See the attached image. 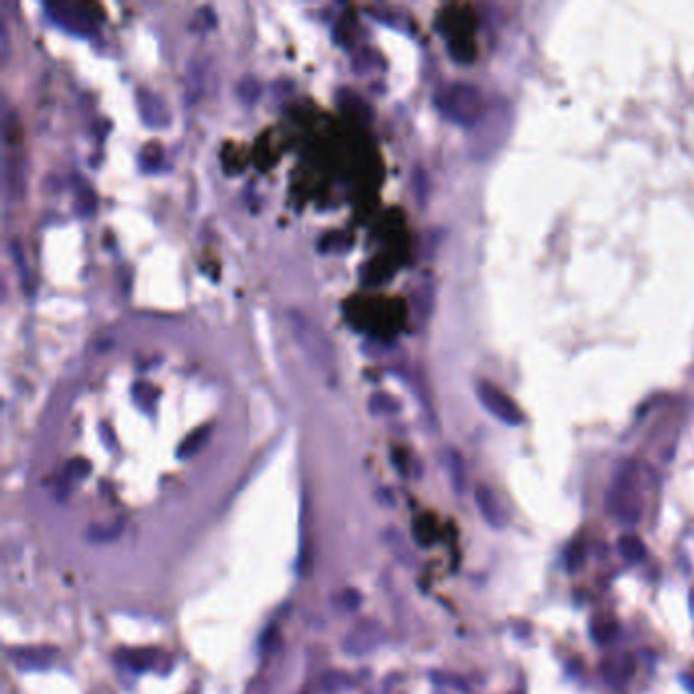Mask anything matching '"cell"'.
I'll list each match as a JSON object with an SVG mask.
<instances>
[{"mask_svg": "<svg viewBox=\"0 0 694 694\" xmlns=\"http://www.w3.org/2000/svg\"><path fill=\"white\" fill-rule=\"evenodd\" d=\"M289 318H292V332H294L295 340L302 347V350L320 367L322 371H332L334 348L330 344V340L322 334V330L314 322L307 320L302 312L294 309L289 314Z\"/></svg>", "mask_w": 694, "mask_h": 694, "instance_id": "cell-1", "label": "cell"}, {"mask_svg": "<svg viewBox=\"0 0 694 694\" xmlns=\"http://www.w3.org/2000/svg\"><path fill=\"white\" fill-rule=\"evenodd\" d=\"M438 106L452 121L460 122V124H470L481 114V92L468 84H454L444 92L438 94Z\"/></svg>", "mask_w": 694, "mask_h": 694, "instance_id": "cell-2", "label": "cell"}, {"mask_svg": "<svg viewBox=\"0 0 694 694\" xmlns=\"http://www.w3.org/2000/svg\"><path fill=\"white\" fill-rule=\"evenodd\" d=\"M383 641V625L371 617L359 619L342 640V650L348 655H367L379 648Z\"/></svg>", "mask_w": 694, "mask_h": 694, "instance_id": "cell-3", "label": "cell"}, {"mask_svg": "<svg viewBox=\"0 0 694 694\" xmlns=\"http://www.w3.org/2000/svg\"><path fill=\"white\" fill-rule=\"evenodd\" d=\"M479 397L487 405L489 412H493L497 417L505 420L509 424H520L521 420H523V415L517 410V405L509 400L501 389L493 387L491 383H481L479 385Z\"/></svg>", "mask_w": 694, "mask_h": 694, "instance_id": "cell-4", "label": "cell"}, {"mask_svg": "<svg viewBox=\"0 0 694 694\" xmlns=\"http://www.w3.org/2000/svg\"><path fill=\"white\" fill-rule=\"evenodd\" d=\"M137 104H139L141 119L149 127H163L167 122V108L157 94H153L151 90H139Z\"/></svg>", "mask_w": 694, "mask_h": 694, "instance_id": "cell-5", "label": "cell"}, {"mask_svg": "<svg viewBox=\"0 0 694 694\" xmlns=\"http://www.w3.org/2000/svg\"><path fill=\"white\" fill-rule=\"evenodd\" d=\"M9 655L21 670H45L54 662V650L49 648H19Z\"/></svg>", "mask_w": 694, "mask_h": 694, "instance_id": "cell-6", "label": "cell"}, {"mask_svg": "<svg viewBox=\"0 0 694 694\" xmlns=\"http://www.w3.org/2000/svg\"><path fill=\"white\" fill-rule=\"evenodd\" d=\"M208 438H210V426H202L198 430H194L189 436H186V440L179 444L177 456L179 458H189V456L198 454L206 446Z\"/></svg>", "mask_w": 694, "mask_h": 694, "instance_id": "cell-7", "label": "cell"}, {"mask_svg": "<svg viewBox=\"0 0 694 694\" xmlns=\"http://www.w3.org/2000/svg\"><path fill=\"white\" fill-rule=\"evenodd\" d=\"M362 597L359 590L355 588H344L340 593H336V597L332 599V607L338 613H352L361 607Z\"/></svg>", "mask_w": 694, "mask_h": 694, "instance_id": "cell-8", "label": "cell"}, {"mask_svg": "<svg viewBox=\"0 0 694 694\" xmlns=\"http://www.w3.org/2000/svg\"><path fill=\"white\" fill-rule=\"evenodd\" d=\"M477 503H479V507L485 513V517L491 521V523H501L499 517H497L499 515V509L495 505V497L487 487H479L477 489Z\"/></svg>", "mask_w": 694, "mask_h": 694, "instance_id": "cell-9", "label": "cell"}, {"mask_svg": "<svg viewBox=\"0 0 694 694\" xmlns=\"http://www.w3.org/2000/svg\"><path fill=\"white\" fill-rule=\"evenodd\" d=\"M619 550H621V554L625 556V558H629V560H638V558H641L643 556V546H641V542L635 537V535H625V537H621V542H619Z\"/></svg>", "mask_w": 694, "mask_h": 694, "instance_id": "cell-10", "label": "cell"}, {"mask_svg": "<svg viewBox=\"0 0 694 694\" xmlns=\"http://www.w3.org/2000/svg\"><path fill=\"white\" fill-rule=\"evenodd\" d=\"M121 534V523H110V525H92L90 527V532H88V537L92 540V542H110V540H114L117 535Z\"/></svg>", "mask_w": 694, "mask_h": 694, "instance_id": "cell-11", "label": "cell"}, {"mask_svg": "<svg viewBox=\"0 0 694 694\" xmlns=\"http://www.w3.org/2000/svg\"><path fill=\"white\" fill-rule=\"evenodd\" d=\"M432 521V517H422L420 521H415V525H414V535H415V540L420 542V544H424V546H427L430 542H434V537H436V527H434V523L432 525H427Z\"/></svg>", "mask_w": 694, "mask_h": 694, "instance_id": "cell-12", "label": "cell"}, {"mask_svg": "<svg viewBox=\"0 0 694 694\" xmlns=\"http://www.w3.org/2000/svg\"><path fill=\"white\" fill-rule=\"evenodd\" d=\"M241 98L247 100V102H253L254 98L259 96V84L253 80V78H247V80L241 81Z\"/></svg>", "mask_w": 694, "mask_h": 694, "instance_id": "cell-13", "label": "cell"}, {"mask_svg": "<svg viewBox=\"0 0 694 694\" xmlns=\"http://www.w3.org/2000/svg\"><path fill=\"white\" fill-rule=\"evenodd\" d=\"M6 54H9V43H6V27L2 25V55L6 59Z\"/></svg>", "mask_w": 694, "mask_h": 694, "instance_id": "cell-14", "label": "cell"}]
</instances>
